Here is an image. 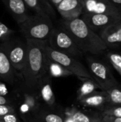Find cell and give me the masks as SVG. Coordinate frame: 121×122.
<instances>
[{
	"mask_svg": "<svg viewBox=\"0 0 121 122\" xmlns=\"http://www.w3.org/2000/svg\"><path fill=\"white\" fill-rule=\"evenodd\" d=\"M19 25L25 39L44 41H47L54 28L50 16L37 13L33 16H29Z\"/></svg>",
	"mask_w": 121,
	"mask_h": 122,
	"instance_id": "3",
	"label": "cell"
},
{
	"mask_svg": "<svg viewBox=\"0 0 121 122\" xmlns=\"http://www.w3.org/2000/svg\"><path fill=\"white\" fill-rule=\"evenodd\" d=\"M24 102L31 112H35L39 109V104L36 97L32 94L27 93L24 94Z\"/></svg>",
	"mask_w": 121,
	"mask_h": 122,
	"instance_id": "23",
	"label": "cell"
},
{
	"mask_svg": "<svg viewBox=\"0 0 121 122\" xmlns=\"http://www.w3.org/2000/svg\"><path fill=\"white\" fill-rule=\"evenodd\" d=\"M14 31L0 21V41H6L10 38Z\"/></svg>",
	"mask_w": 121,
	"mask_h": 122,
	"instance_id": "24",
	"label": "cell"
},
{
	"mask_svg": "<svg viewBox=\"0 0 121 122\" xmlns=\"http://www.w3.org/2000/svg\"><path fill=\"white\" fill-rule=\"evenodd\" d=\"M46 42L48 46L53 49L75 58L81 56L83 54L79 49L71 34L62 25L53 28Z\"/></svg>",
	"mask_w": 121,
	"mask_h": 122,
	"instance_id": "4",
	"label": "cell"
},
{
	"mask_svg": "<svg viewBox=\"0 0 121 122\" xmlns=\"http://www.w3.org/2000/svg\"><path fill=\"white\" fill-rule=\"evenodd\" d=\"M80 17L95 32L101 31L108 26L121 21L120 16L106 14L83 13Z\"/></svg>",
	"mask_w": 121,
	"mask_h": 122,
	"instance_id": "8",
	"label": "cell"
},
{
	"mask_svg": "<svg viewBox=\"0 0 121 122\" xmlns=\"http://www.w3.org/2000/svg\"><path fill=\"white\" fill-rule=\"evenodd\" d=\"M11 113H15V109L11 105L9 104H0V119Z\"/></svg>",
	"mask_w": 121,
	"mask_h": 122,
	"instance_id": "26",
	"label": "cell"
},
{
	"mask_svg": "<svg viewBox=\"0 0 121 122\" xmlns=\"http://www.w3.org/2000/svg\"><path fill=\"white\" fill-rule=\"evenodd\" d=\"M0 49L6 56L13 68L21 72L26 61L27 44L26 41L20 39H8L0 44Z\"/></svg>",
	"mask_w": 121,
	"mask_h": 122,
	"instance_id": "6",
	"label": "cell"
},
{
	"mask_svg": "<svg viewBox=\"0 0 121 122\" xmlns=\"http://www.w3.org/2000/svg\"><path fill=\"white\" fill-rule=\"evenodd\" d=\"M62 26L71 34L83 53L98 55L107 49L108 46L101 39L99 34L92 30L81 17L63 20Z\"/></svg>",
	"mask_w": 121,
	"mask_h": 122,
	"instance_id": "2",
	"label": "cell"
},
{
	"mask_svg": "<svg viewBox=\"0 0 121 122\" xmlns=\"http://www.w3.org/2000/svg\"><path fill=\"white\" fill-rule=\"evenodd\" d=\"M121 13V0H110Z\"/></svg>",
	"mask_w": 121,
	"mask_h": 122,
	"instance_id": "30",
	"label": "cell"
},
{
	"mask_svg": "<svg viewBox=\"0 0 121 122\" xmlns=\"http://www.w3.org/2000/svg\"><path fill=\"white\" fill-rule=\"evenodd\" d=\"M27 52L25 64L21 72L26 86L33 88L39 85L47 74L48 58L46 54V41L26 39Z\"/></svg>",
	"mask_w": 121,
	"mask_h": 122,
	"instance_id": "1",
	"label": "cell"
},
{
	"mask_svg": "<svg viewBox=\"0 0 121 122\" xmlns=\"http://www.w3.org/2000/svg\"><path fill=\"white\" fill-rule=\"evenodd\" d=\"M38 86H40V95L42 100L49 107H53L56 99L49 78L45 76Z\"/></svg>",
	"mask_w": 121,
	"mask_h": 122,
	"instance_id": "16",
	"label": "cell"
},
{
	"mask_svg": "<svg viewBox=\"0 0 121 122\" xmlns=\"http://www.w3.org/2000/svg\"><path fill=\"white\" fill-rule=\"evenodd\" d=\"M24 1L26 6L37 14H45L51 18L56 16V12L48 0H24Z\"/></svg>",
	"mask_w": 121,
	"mask_h": 122,
	"instance_id": "15",
	"label": "cell"
},
{
	"mask_svg": "<svg viewBox=\"0 0 121 122\" xmlns=\"http://www.w3.org/2000/svg\"><path fill=\"white\" fill-rule=\"evenodd\" d=\"M83 12L91 14H106L121 16L119 10L110 0H83Z\"/></svg>",
	"mask_w": 121,
	"mask_h": 122,
	"instance_id": "9",
	"label": "cell"
},
{
	"mask_svg": "<svg viewBox=\"0 0 121 122\" xmlns=\"http://www.w3.org/2000/svg\"><path fill=\"white\" fill-rule=\"evenodd\" d=\"M86 61L92 79L102 91L106 92L119 85L107 64L92 56H88Z\"/></svg>",
	"mask_w": 121,
	"mask_h": 122,
	"instance_id": "5",
	"label": "cell"
},
{
	"mask_svg": "<svg viewBox=\"0 0 121 122\" xmlns=\"http://www.w3.org/2000/svg\"><path fill=\"white\" fill-rule=\"evenodd\" d=\"M1 1L18 24L28 18L27 6L24 0H1Z\"/></svg>",
	"mask_w": 121,
	"mask_h": 122,
	"instance_id": "11",
	"label": "cell"
},
{
	"mask_svg": "<svg viewBox=\"0 0 121 122\" xmlns=\"http://www.w3.org/2000/svg\"><path fill=\"white\" fill-rule=\"evenodd\" d=\"M80 104L86 107L102 110L108 104V94L105 91H96L91 94L78 100Z\"/></svg>",
	"mask_w": 121,
	"mask_h": 122,
	"instance_id": "12",
	"label": "cell"
},
{
	"mask_svg": "<svg viewBox=\"0 0 121 122\" xmlns=\"http://www.w3.org/2000/svg\"><path fill=\"white\" fill-rule=\"evenodd\" d=\"M108 97V104L121 105V86L118 85L106 91Z\"/></svg>",
	"mask_w": 121,
	"mask_h": 122,
	"instance_id": "20",
	"label": "cell"
},
{
	"mask_svg": "<svg viewBox=\"0 0 121 122\" xmlns=\"http://www.w3.org/2000/svg\"><path fill=\"white\" fill-rule=\"evenodd\" d=\"M49 74L51 77H63L73 75L69 71L65 69L59 64L51 61L48 59L47 61V74Z\"/></svg>",
	"mask_w": 121,
	"mask_h": 122,
	"instance_id": "19",
	"label": "cell"
},
{
	"mask_svg": "<svg viewBox=\"0 0 121 122\" xmlns=\"http://www.w3.org/2000/svg\"><path fill=\"white\" fill-rule=\"evenodd\" d=\"M46 54L49 60L59 64L68 71H69L73 75L76 76L78 79H92V76L88 70L75 57L56 51L48 46L47 44L46 46Z\"/></svg>",
	"mask_w": 121,
	"mask_h": 122,
	"instance_id": "7",
	"label": "cell"
},
{
	"mask_svg": "<svg viewBox=\"0 0 121 122\" xmlns=\"http://www.w3.org/2000/svg\"><path fill=\"white\" fill-rule=\"evenodd\" d=\"M101 114L111 116V117H121V105H115V104H108L101 110Z\"/></svg>",
	"mask_w": 121,
	"mask_h": 122,
	"instance_id": "21",
	"label": "cell"
},
{
	"mask_svg": "<svg viewBox=\"0 0 121 122\" xmlns=\"http://www.w3.org/2000/svg\"><path fill=\"white\" fill-rule=\"evenodd\" d=\"M44 122H63L64 117L55 114H45L43 117Z\"/></svg>",
	"mask_w": 121,
	"mask_h": 122,
	"instance_id": "25",
	"label": "cell"
},
{
	"mask_svg": "<svg viewBox=\"0 0 121 122\" xmlns=\"http://www.w3.org/2000/svg\"><path fill=\"white\" fill-rule=\"evenodd\" d=\"M15 71L6 56L0 49V81L13 84L15 81Z\"/></svg>",
	"mask_w": 121,
	"mask_h": 122,
	"instance_id": "14",
	"label": "cell"
},
{
	"mask_svg": "<svg viewBox=\"0 0 121 122\" xmlns=\"http://www.w3.org/2000/svg\"><path fill=\"white\" fill-rule=\"evenodd\" d=\"M107 59L121 76V54L116 52H108Z\"/></svg>",
	"mask_w": 121,
	"mask_h": 122,
	"instance_id": "22",
	"label": "cell"
},
{
	"mask_svg": "<svg viewBox=\"0 0 121 122\" xmlns=\"http://www.w3.org/2000/svg\"><path fill=\"white\" fill-rule=\"evenodd\" d=\"M79 79L82 81V84L80 86L77 92L78 101L83 97L91 94L94 92L97 91V89H100L98 84L93 79L79 78Z\"/></svg>",
	"mask_w": 121,
	"mask_h": 122,
	"instance_id": "17",
	"label": "cell"
},
{
	"mask_svg": "<svg viewBox=\"0 0 121 122\" xmlns=\"http://www.w3.org/2000/svg\"><path fill=\"white\" fill-rule=\"evenodd\" d=\"M4 122H19V119L15 113H11L1 118Z\"/></svg>",
	"mask_w": 121,
	"mask_h": 122,
	"instance_id": "28",
	"label": "cell"
},
{
	"mask_svg": "<svg viewBox=\"0 0 121 122\" xmlns=\"http://www.w3.org/2000/svg\"><path fill=\"white\" fill-rule=\"evenodd\" d=\"M74 122L73 119L71 118V117H68V116H66L64 117V122Z\"/></svg>",
	"mask_w": 121,
	"mask_h": 122,
	"instance_id": "33",
	"label": "cell"
},
{
	"mask_svg": "<svg viewBox=\"0 0 121 122\" xmlns=\"http://www.w3.org/2000/svg\"><path fill=\"white\" fill-rule=\"evenodd\" d=\"M10 101L8 98L4 96H0V104H9Z\"/></svg>",
	"mask_w": 121,
	"mask_h": 122,
	"instance_id": "31",
	"label": "cell"
},
{
	"mask_svg": "<svg viewBox=\"0 0 121 122\" xmlns=\"http://www.w3.org/2000/svg\"><path fill=\"white\" fill-rule=\"evenodd\" d=\"M101 122H121V117H115L101 114Z\"/></svg>",
	"mask_w": 121,
	"mask_h": 122,
	"instance_id": "27",
	"label": "cell"
},
{
	"mask_svg": "<svg viewBox=\"0 0 121 122\" xmlns=\"http://www.w3.org/2000/svg\"><path fill=\"white\" fill-rule=\"evenodd\" d=\"M0 122H3V120H2L1 119H0Z\"/></svg>",
	"mask_w": 121,
	"mask_h": 122,
	"instance_id": "34",
	"label": "cell"
},
{
	"mask_svg": "<svg viewBox=\"0 0 121 122\" xmlns=\"http://www.w3.org/2000/svg\"><path fill=\"white\" fill-rule=\"evenodd\" d=\"M83 6V0H63L56 7L63 20H70L81 16Z\"/></svg>",
	"mask_w": 121,
	"mask_h": 122,
	"instance_id": "10",
	"label": "cell"
},
{
	"mask_svg": "<svg viewBox=\"0 0 121 122\" xmlns=\"http://www.w3.org/2000/svg\"><path fill=\"white\" fill-rule=\"evenodd\" d=\"M99 36L107 46L121 44V21L101 30Z\"/></svg>",
	"mask_w": 121,
	"mask_h": 122,
	"instance_id": "13",
	"label": "cell"
},
{
	"mask_svg": "<svg viewBox=\"0 0 121 122\" xmlns=\"http://www.w3.org/2000/svg\"><path fill=\"white\" fill-rule=\"evenodd\" d=\"M66 116L71 117L74 122H100V115H90L76 109L66 112Z\"/></svg>",
	"mask_w": 121,
	"mask_h": 122,
	"instance_id": "18",
	"label": "cell"
},
{
	"mask_svg": "<svg viewBox=\"0 0 121 122\" xmlns=\"http://www.w3.org/2000/svg\"></svg>",
	"mask_w": 121,
	"mask_h": 122,
	"instance_id": "35",
	"label": "cell"
},
{
	"mask_svg": "<svg viewBox=\"0 0 121 122\" xmlns=\"http://www.w3.org/2000/svg\"><path fill=\"white\" fill-rule=\"evenodd\" d=\"M62 1H63V0H48V1H49L51 4H53V6H56L58 4H59Z\"/></svg>",
	"mask_w": 121,
	"mask_h": 122,
	"instance_id": "32",
	"label": "cell"
},
{
	"mask_svg": "<svg viewBox=\"0 0 121 122\" xmlns=\"http://www.w3.org/2000/svg\"><path fill=\"white\" fill-rule=\"evenodd\" d=\"M7 94H8V90L6 84L3 81H0V96L5 97Z\"/></svg>",
	"mask_w": 121,
	"mask_h": 122,
	"instance_id": "29",
	"label": "cell"
}]
</instances>
